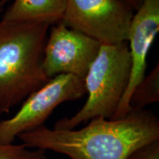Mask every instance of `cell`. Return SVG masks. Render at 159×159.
<instances>
[{
  "label": "cell",
  "instance_id": "1",
  "mask_svg": "<svg viewBox=\"0 0 159 159\" xmlns=\"http://www.w3.org/2000/svg\"><path fill=\"white\" fill-rule=\"evenodd\" d=\"M18 138L29 148L50 150L71 159H128L139 149L159 141V119L149 110L132 109L122 118L92 119L78 130L42 125Z\"/></svg>",
  "mask_w": 159,
  "mask_h": 159
},
{
  "label": "cell",
  "instance_id": "2",
  "mask_svg": "<svg viewBox=\"0 0 159 159\" xmlns=\"http://www.w3.org/2000/svg\"><path fill=\"white\" fill-rule=\"evenodd\" d=\"M49 23L0 20V113H9L49 78L43 70Z\"/></svg>",
  "mask_w": 159,
  "mask_h": 159
},
{
  "label": "cell",
  "instance_id": "3",
  "mask_svg": "<svg viewBox=\"0 0 159 159\" xmlns=\"http://www.w3.org/2000/svg\"><path fill=\"white\" fill-rule=\"evenodd\" d=\"M131 69L128 44H102L84 78L86 102L75 115L60 119L55 129H75L97 117L113 119L128 88Z\"/></svg>",
  "mask_w": 159,
  "mask_h": 159
},
{
  "label": "cell",
  "instance_id": "4",
  "mask_svg": "<svg viewBox=\"0 0 159 159\" xmlns=\"http://www.w3.org/2000/svg\"><path fill=\"white\" fill-rule=\"evenodd\" d=\"M85 94L84 80L75 75H59L49 79L24 101L13 116L0 121V142L13 144L19 135L44 125L59 105L77 100Z\"/></svg>",
  "mask_w": 159,
  "mask_h": 159
},
{
  "label": "cell",
  "instance_id": "5",
  "mask_svg": "<svg viewBox=\"0 0 159 159\" xmlns=\"http://www.w3.org/2000/svg\"><path fill=\"white\" fill-rule=\"evenodd\" d=\"M135 11L125 0H66L61 21L102 44L127 42Z\"/></svg>",
  "mask_w": 159,
  "mask_h": 159
},
{
  "label": "cell",
  "instance_id": "6",
  "mask_svg": "<svg viewBox=\"0 0 159 159\" xmlns=\"http://www.w3.org/2000/svg\"><path fill=\"white\" fill-rule=\"evenodd\" d=\"M43 57V70L49 79L72 75L84 80L101 43L89 35L57 22L49 30Z\"/></svg>",
  "mask_w": 159,
  "mask_h": 159
},
{
  "label": "cell",
  "instance_id": "7",
  "mask_svg": "<svg viewBox=\"0 0 159 159\" xmlns=\"http://www.w3.org/2000/svg\"><path fill=\"white\" fill-rule=\"evenodd\" d=\"M159 31V0H143L135 12L128 31L131 69L128 88L113 119L122 118L131 111L133 91L145 77L147 57Z\"/></svg>",
  "mask_w": 159,
  "mask_h": 159
},
{
  "label": "cell",
  "instance_id": "8",
  "mask_svg": "<svg viewBox=\"0 0 159 159\" xmlns=\"http://www.w3.org/2000/svg\"><path fill=\"white\" fill-rule=\"evenodd\" d=\"M66 0H13L2 20L11 22H59L63 19Z\"/></svg>",
  "mask_w": 159,
  "mask_h": 159
},
{
  "label": "cell",
  "instance_id": "9",
  "mask_svg": "<svg viewBox=\"0 0 159 159\" xmlns=\"http://www.w3.org/2000/svg\"><path fill=\"white\" fill-rule=\"evenodd\" d=\"M159 101V63L135 88L130 99V110H142Z\"/></svg>",
  "mask_w": 159,
  "mask_h": 159
},
{
  "label": "cell",
  "instance_id": "10",
  "mask_svg": "<svg viewBox=\"0 0 159 159\" xmlns=\"http://www.w3.org/2000/svg\"><path fill=\"white\" fill-rule=\"evenodd\" d=\"M46 151L27 148L25 144L0 142V159H46Z\"/></svg>",
  "mask_w": 159,
  "mask_h": 159
},
{
  "label": "cell",
  "instance_id": "11",
  "mask_svg": "<svg viewBox=\"0 0 159 159\" xmlns=\"http://www.w3.org/2000/svg\"><path fill=\"white\" fill-rule=\"evenodd\" d=\"M128 159H159V141L139 149Z\"/></svg>",
  "mask_w": 159,
  "mask_h": 159
},
{
  "label": "cell",
  "instance_id": "12",
  "mask_svg": "<svg viewBox=\"0 0 159 159\" xmlns=\"http://www.w3.org/2000/svg\"><path fill=\"white\" fill-rule=\"evenodd\" d=\"M125 1L136 12L142 5L143 0H125Z\"/></svg>",
  "mask_w": 159,
  "mask_h": 159
},
{
  "label": "cell",
  "instance_id": "13",
  "mask_svg": "<svg viewBox=\"0 0 159 159\" xmlns=\"http://www.w3.org/2000/svg\"><path fill=\"white\" fill-rule=\"evenodd\" d=\"M10 1H11V0H0V14L5 11L6 5H7V3H8Z\"/></svg>",
  "mask_w": 159,
  "mask_h": 159
},
{
  "label": "cell",
  "instance_id": "14",
  "mask_svg": "<svg viewBox=\"0 0 159 159\" xmlns=\"http://www.w3.org/2000/svg\"><path fill=\"white\" fill-rule=\"evenodd\" d=\"M0 114H1V113H0Z\"/></svg>",
  "mask_w": 159,
  "mask_h": 159
}]
</instances>
